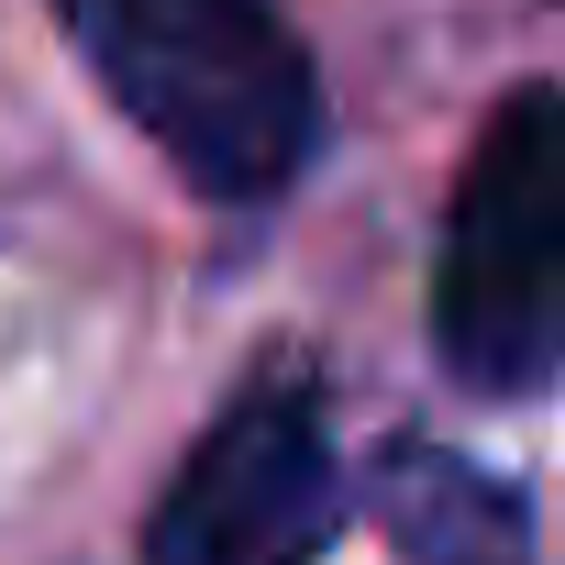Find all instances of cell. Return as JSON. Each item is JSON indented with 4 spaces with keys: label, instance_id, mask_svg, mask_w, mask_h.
Wrapping results in <instances>:
<instances>
[{
    "label": "cell",
    "instance_id": "1",
    "mask_svg": "<svg viewBox=\"0 0 565 565\" xmlns=\"http://www.w3.org/2000/svg\"><path fill=\"white\" fill-rule=\"evenodd\" d=\"M56 23L200 200H277L311 167L322 78L277 0H56Z\"/></svg>",
    "mask_w": 565,
    "mask_h": 565
},
{
    "label": "cell",
    "instance_id": "2",
    "mask_svg": "<svg viewBox=\"0 0 565 565\" xmlns=\"http://www.w3.org/2000/svg\"><path fill=\"white\" fill-rule=\"evenodd\" d=\"M433 344L488 399L565 377V89L488 111L433 255Z\"/></svg>",
    "mask_w": 565,
    "mask_h": 565
},
{
    "label": "cell",
    "instance_id": "3",
    "mask_svg": "<svg viewBox=\"0 0 565 565\" xmlns=\"http://www.w3.org/2000/svg\"><path fill=\"white\" fill-rule=\"evenodd\" d=\"M344 466L322 433V388L300 366L244 377L211 433L178 455L145 521V565H322L344 543Z\"/></svg>",
    "mask_w": 565,
    "mask_h": 565
},
{
    "label": "cell",
    "instance_id": "4",
    "mask_svg": "<svg viewBox=\"0 0 565 565\" xmlns=\"http://www.w3.org/2000/svg\"><path fill=\"white\" fill-rule=\"evenodd\" d=\"M377 521L411 565H521L532 554V510L510 477L444 455V444H388L377 455Z\"/></svg>",
    "mask_w": 565,
    "mask_h": 565
}]
</instances>
